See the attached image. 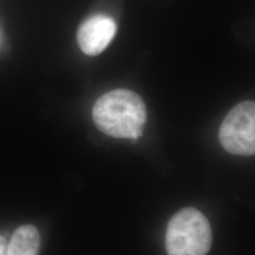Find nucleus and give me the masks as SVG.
<instances>
[{"label":"nucleus","instance_id":"f257e3e1","mask_svg":"<svg viewBox=\"0 0 255 255\" xmlns=\"http://www.w3.org/2000/svg\"><path fill=\"white\" fill-rule=\"evenodd\" d=\"M93 119L97 127L109 136L136 140L142 136L146 124V105L136 93L117 89L97 101Z\"/></svg>","mask_w":255,"mask_h":255},{"label":"nucleus","instance_id":"f03ea898","mask_svg":"<svg viewBox=\"0 0 255 255\" xmlns=\"http://www.w3.org/2000/svg\"><path fill=\"white\" fill-rule=\"evenodd\" d=\"M209 221L201 211L187 207L169 220L165 234L168 255H205L212 247Z\"/></svg>","mask_w":255,"mask_h":255},{"label":"nucleus","instance_id":"7ed1b4c3","mask_svg":"<svg viewBox=\"0 0 255 255\" xmlns=\"http://www.w3.org/2000/svg\"><path fill=\"white\" fill-rule=\"evenodd\" d=\"M219 138L221 146L232 154L255 155V102H241L231 110L220 126Z\"/></svg>","mask_w":255,"mask_h":255},{"label":"nucleus","instance_id":"20e7f679","mask_svg":"<svg viewBox=\"0 0 255 255\" xmlns=\"http://www.w3.org/2000/svg\"><path fill=\"white\" fill-rule=\"evenodd\" d=\"M118 26L106 14H96L84 20L77 32L78 44L82 52L97 56L103 52L116 36Z\"/></svg>","mask_w":255,"mask_h":255},{"label":"nucleus","instance_id":"39448f33","mask_svg":"<svg viewBox=\"0 0 255 255\" xmlns=\"http://www.w3.org/2000/svg\"><path fill=\"white\" fill-rule=\"evenodd\" d=\"M41 237L34 226L23 225L15 230L10 238L6 255H38Z\"/></svg>","mask_w":255,"mask_h":255},{"label":"nucleus","instance_id":"423d86ee","mask_svg":"<svg viewBox=\"0 0 255 255\" xmlns=\"http://www.w3.org/2000/svg\"><path fill=\"white\" fill-rule=\"evenodd\" d=\"M7 241L3 237L0 236V255H6L7 252Z\"/></svg>","mask_w":255,"mask_h":255}]
</instances>
